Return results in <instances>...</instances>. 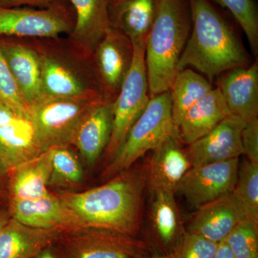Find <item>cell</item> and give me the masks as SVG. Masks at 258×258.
I'll list each match as a JSON object with an SVG mask.
<instances>
[{"mask_svg":"<svg viewBox=\"0 0 258 258\" xmlns=\"http://www.w3.org/2000/svg\"><path fill=\"white\" fill-rule=\"evenodd\" d=\"M217 243L187 232L169 253L170 258H213Z\"/></svg>","mask_w":258,"mask_h":258,"instance_id":"cell-31","label":"cell"},{"mask_svg":"<svg viewBox=\"0 0 258 258\" xmlns=\"http://www.w3.org/2000/svg\"><path fill=\"white\" fill-rule=\"evenodd\" d=\"M75 13L70 41L83 59L91 58L95 49L109 30L108 0H68Z\"/></svg>","mask_w":258,"mask_h":258,"instance_id":"cell-16","label":"cell"},{"mask_svg":"<svg viewBox=\"0 0 258 258\" xmlns=\"http://www.w3.org/2000/svg\"><path fill=\"white\" fill-rule=\"evenodd\" d=\"M8 174L0 170V207L8 206Z\"/></svg>","mask_w":258,"mask_h":258,"instance_id":"cell-35","label":"cell"},{"mask_svg":"<svg viewBox=\"0 0 258 258\" xmlns=\"http://www.w3.org/2000/svg\"><path fill=\"white\" fill-rule=\"evenodd\" d=\"M62 233L30 227L11 217L0 232V258H35L58 242Z\"/></svg>","mask_w":258,"mask_h":258,"instance_id":"cell-22","label":"cell"},{"mask_svg":"<svg viewBox=\"0 0 258 258\" xmlns=\"http://www.w3.org/2000/svg\"><path fill=\"white\" fill-rule=\"evenodd\" d=\"M39 52L41 58L44 96L64 98L91 95L103 96L93 72L83 74L69 60L57 54Z\"/></svg>","mask_w":258,"mask_h":258,"instance_id":"cell-12","label":"cell"},{"mask_svg":"<svg viewBox=\"0 0 258 258\" xmlns=\"http://www.w3.org/2000/svg\"><path fill=\"white\" fill-rule=\"evenodd\" d=\"M212 88L211 82L192 69H185L177 72L169 90L176 129L186 112Z\"/></svg>","mask_w":258,"mask_h":258,"instance_id":"cell-26","label":"cell"},{"mask_svg":"<svg viewBox=\"0 0 258 258\" xmlns=\"http://www.w3.org/2000/svg\"><path fill=\"white\" fill-rule=\"evenodd\" d=\"M74 25V9L58 0L40 10L0 7V37L57 38Z\"/></svg>","mask_w":258,"mask_h":258,"instance_id":"cell-8","label":"cell"},{"mask_svg":"<svg viewBox=\"0 0 258 258\" xmlns=\"http://www.w3.org/2000/svg\"><path fill=\"white\" fill-rule=\"evenodd\" d=\"M0 101L18 111L28 112V106L24 101L18 83L0 49Z\"/></svg>","mask_w":258,"mask_h":258,"instance_id":"cell-32","label":"cell"},{"mask_svg":"<svg viewBox=\"0 0 258 258\" xmlns=\"http://www.w3.org/2000/svg\"><path fill=\"white\" fill-rule=\"evenodd\" d=\"M230 115L220 90L212 88L186 112L176 129L178 137L181 143L189 145L210 133Z\"/></svg>","mask_w":258,"mask_h":258,"instance_id":"cell-23","label":"cell"},{"mask_svg":"<svg viewBox=\"0 0 258 258\" xmlns=\"http://www.w3.org/2000/svg\"><path fill=\"white\" fill-rule=\"evenodd\" d=\"M175 134L177 131L173 122L170 92L167 91L152 97L118 152L102 171V179H111L132 167L146 153L154 150Z\"/></svg>","mask_w":258,"mask_h":258,"instance_id":"cell-4","label":"cell"},{"mask_svg":"<svg viewBox=\"0 0 258 258\" xmlns=\"http://www.w3.org/2000/svg\"><path fill=\"white\" fill-rule=\"evenodd\" d=\"M103 101L106 100L101 95L67 98L44 96L29 105L28 117L42 151L69 147L83 117Z\"/></svg>","mask_w":258,"mask_h":258,"instance_id":"cell-5","label":"cell"},{"mask_svg":"<svg viewBox=\"0 0 258 258\" xmlns=\"http://www.w3.org/2000/svg\"><path fill=\"white\" fill-rule=\"evenodd\" d=\"M245 122L231 114L210 133L186 149L191 167L222 162L243 155L242 132Z\"/></svg>","mask_w":258,"mask_h":258,"instance_id":"cell-13","label":"cell"},{"mask_svg":"<svg viewBox=\"0 0 258 258\" xmlns=\"http://www.w3.org/2000/svg\"><path fill=\"white\" fill-rule=\"evenodd\" d=\"M236 258H258V224L241 220L223 240Z\"/></svg>","mask_w":258,"mask_h":258,"instance_id":"cell-30","label":"cell"},{"mask_svg":"<svg viewBox=\"0 0 258 258\" xmlns=\"http://www.w3.org/2000/svg\"><path fill=\"white\" fill-rule=\"evenodd\" d=\"M52 172V154L47 149L37 157L25 161L8 174V197L34 200L49 192Z\"/></svg>","mask_w":258,"mask_h":258,"instance_id":"cell-24","label":"cell"},{"mask_svg":"<svg viewBox=\"0 0 258 258\" xmlns=\"http://www.w3.org/2000/svg\"><path fill=\"white\" fill-rule=\"evenodd\" d=\"M52 154V172L48 186L71 187L80 184L83 178L82 166L69 147L50 149Z\"/></svg>","mask_w":258,"mask_h":258,"instance_id":"cell-28","label":"cell"},{"mask_svg":"<svg viewBox=\"0 0 258 258\" xmlns=\"http://www.w3.org/2000/svg\"><path fill=\"white\" fill-rule=\"evenodd\" d=\"M243 155L247 160L258 164V118L247 122L242 132Z\"/></svg>","mask_w":258,"mask_h":258,"instance_id":"cell-33","label":"cell"},{"mask_svg":"<svg viewBox=\"0 0 258 258\" xmlns=\"http://www.w3.org/2000/svg\"><path fill=\"white\" fill-rule=\"evenodd\" d=\"M213 258H236L227 244L224 241L217 244L216 252Z\"/></svg>","mask_w":258,"mask_h":258,"instance_id":"cell-36","label":"cell"},{"mask_svg":"<svg viewBox=\"0 0 258 258\" xmlns=\"http://www.w3.org/2000/svg\"><path fill=\"white\" fill-rule=\"evenodd\" d=\"M189 2L191 30L177 72L193 68L212 83L225 71L251 64L233 29L211 0Z\"/></svg>","mask_w":258,"mask_h":258,"instance_id":"cell-2","label":"cell"},{"mask_svg":"<svg viewBox=\"0 0 258 258\" xmlns=\"http://www.w3.org/2000/svg\"><path fill=\"white\" fill-rule=\"evenodd\" d=\"M182 144L175 134L152 151L147 165L144 166L147 185L151 192H176L180 181L191 167Z\"/></svg>","mask_w":258,"mask_h":258,"instance_id":"cell-14","label":"cell"},{"mask_svg":"<svg viewBox=\"0 0 258 258\" xmlns=\"http://www.w3.org/2000/svg\"><path fill=\"white\" fill-rule=\"evenodd\" d=\"M42 152L28 114L0 124V170L5 174Z\"/></svg>","mask_w":258,"mask_h":258,"instance_id":"cell-19","label":"cell"},{"mask_svg":"<svg viewBox=\"0 0 258 258\" xmlns=\"http://www.w3.org/2000/svg\"><path fill=\"white\" fill-rule=\"evenodd\" d=\"M131 168L98 187L81 192L61 190L55 194L79 215L86 227L114 230L137 237L147 179L144 166Z\"/></svg>","mask_w":258,"mask_h":258,"instance_id":"cell-1","label":"cell"},{"mask_svg":"<svg viewBox=\"0 0 258 258\" xmlns=\"http://www.w3.org/2000/svg\"><path fill=\"white\" fill-rule=\"evenodd\" d=\"M198 209L188 232L215 243L225 240L232 229L245 218L232 193Z\"/></svg>","mask_w":258,"mask_h":258,"instance_id":"cell-18","label":"cell"},{"mask_svg":"<svg viewBox=\"0 0 258 258\" xmlns=\"http://www.w3.org/2000/svg\"><path fill=\"white\" fill-rule=\"evenodd\" d=\"M133 57L132 41L119 30L110 28L91 57V69L106 101H115L130 71Z\"/></svg>","mask_w":258,"mask_h":258,"instance_id":"cell-9","label":"cell"},{"mask_svg":"<svg viewBox=\"0 0 258 258\" xmlns=\"http://www.w3.org/2000/svg\"><path fill=\"white\" fill-rule=\"evenodd\" d=\"M35 258H60V257L59 254L54 250L53 245H52L42 251Z\"/></svg>","mask_w":258,"mask_h":258,"instance_id":"cell-38","label":"cell"},{"mask_svg":"<svg viewBox=\"0 0 258 258\" xmlns=\"http://www.w3.org/2000/svg\"><path fill=\"white\" fill-rule=\"evenodd\" d=\"M11 217L8 206L0 207V232Z\"/></svg>","mask_w":258,"mask_h":258,"instance_id":"cell-37","label":"cell"},{"mask_svg":"<svg viewBox=\"0 0 258 258\" xmlns=\"http://www.w3.org/2000/svg\"><path fill=\"white\" fill-rule=\"evenodd\" d=\"M216 79L217 88L231 114L245 123L258 118L257 61L247 67L225 71Z\"/></svg>","mask_w":258,"mask_h":258,"instance_id":"cell-15","label":"cell"},{"mask_svg":"<svg viewBox=\"0 0 258 258\" xmlns=\"http://www.w3.org/2000/svg\"><path fill=\"white\" fill-rule=\"evenodd\" d=\"M159 3V0H108L110 26L124 34L133 45L145 46Z\"/></svg>","mask_w":258,"mask_h":258,"instance_id":"cell-20","label":"cell"},{"mask_svg":"<svg viewBox=\"0 0 258 258\" xmlns=\"http://www.w3.org/2000/svg\"><path fill=\"white\" fill-rule=\"evenodd\" d=\"M8 208L13 218L30 227L63 233L86 227L79 215L50 191L34 200L10 198Z\"/></svg>","mask_w":258,"mask_h":258,"instance_id":"cell-11","label":"cell"},{"mask_svg":"<svg viewBox=\"0 0 258 258\" xmlns=\"http://www.w3.org/2000/svg\"><path fill=\"white\" fill-rule=\"evenodd\" d=\"M191 30L189 0H159L145 45L150 98L169 91Z\"/></svg>","mask_w":258,"mask_h":258,"instance_id":"cell-3","label":"cell"},{"mask_svg":"<svg viewBox=\"0 0 258 258\" xmlns=\"http://www.w3.org/2000/svg\"><path fill=\"white\" fill-rule=\"evenodd\" d=\"M113 101H103L95 105L83 117L75 131L71 145L89 165L96 164L106 150L111 137Z\"/></svg>","mask_w":258,"mask_h":258,"instance_id":"cell-17","label":"cell"},{"mask_svg":"<svg viewBox=\"0 0 258 258\" xmlns=\"http://www.w3.org/2000/svg\"><path fill=\"white\" fill-rule=\"evenodd\" d=\"M133 46L134 57L130 71L113 101L111 137L104 152L106 164L118 152L129 131L150 101L145 63V46Z\"/></svg>","mask_w":258,"mask_h":258,"instance_id":"cell-6","label":"cell"},{"mask_svg":"<svg viewBox=\"0 0 258 258\" xmlns=\"http://www.w3.org/2000/svg\"><path fill=\"white\" fill-rule=\"evenodd\" d=\"M0 49L28 106L44 96L39 51L20 42L1 40Z\"/></svg>","mask_w":258,"mask_h":258,"instance_id":"cell-21","label":"cell"},{"mask_svg":"<svg viewBox=\"0 0 258 258\" xmlns=\"http://www.w3.org/2000/svg\"><path fill=\"white\" fill-rule=\"evenodd\" d=\"M228 10L244 32L254 55L258 53V11L254 0H215Z\"/></svg>","mask_w":258,"mask_h":258,"instance_id":"cell-29","label":"cell"},{"mask_svg":"<svg viewBox=\"0 0 258 258\" xmlns=\"http://www.w3.org/2000/svg\"><path fill=\"white\" fill-rule=\"evenodd\" d=\"M134 258H170L169 257V254H166L165 255H152L149 256L148 254H138L136 255Z\"/></svg>","mask_w":258,"mask_h":258,"instance_id":"cell-39","label":"cell"},{"mask_svg":"<svg viewBox=\"0 0 258 258\" xmlns=\"http://www.w3.org/2000/svg\"><path fill=\"white\" fill-rule=\"evenodd\" d=\"M56 0H0V7L4 8H20L23 5L43 7L50 6Z\"/></svg>","mask_w":258,"mask_h":258,"instance_id":"cell-34","label":"cell"},{"mask_svg":"<svg viewBox=\"0 0 258 258\" xmlns=\"http://www.w3.org/2000/svg\"><path fill=\"white\" fill-rule=\"evenodd\" d=\"M240 161L239 158L190 168L178 185L188 203L199 208L233 191Z\"/></svg>","mask_w":258,"mask_h":258,"instance_id":"cell-10","label":"cell"},{"mask_svg":"<svg viewBox=\"0 0 258 258\" xmlns=\"http://www.w3.org/2000/svg\"><path fill=\"white\" fill-rule=\"evenodd\" d=\"M232 194L245 218L258 224V164L242 161Z\"/></svg>","mask_w":258,"mask_h":258,"instance_id":"cell-27","label":"cell"},{"mask_svg":"<svg viewBox=\"0 0 258 258\" xmlns=\"http://www.w3.org/2000/svg\"><path fill=\"white\" fill-rule=\"evenodd\" d=\"M57 242L60 258H134L149 252V246L137 237L96 227L64 232Z\"/></svg>","mask_w":258,"mask_h":258,"instance_id":"cell-7","label":"cell"},{"mask_svg":"<svg viewBox=\"0 0 258 258\" xmlns=\"http://www.w3.org/2000/svg\"><path fill=\"white\" fill-rule=\"evenodd\" d=\"M150 219L156 238L164 249L175 247L181 237V223L174 193L152 191Z\"/></svg>","mask_w":258,"mask_h":258,"instance_id":"cell-25","label":"cell"}]
</instances>
